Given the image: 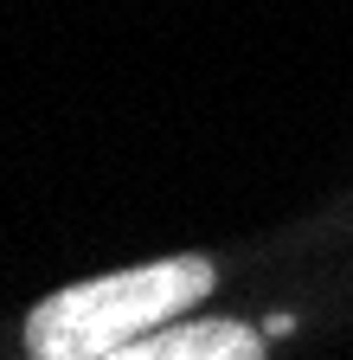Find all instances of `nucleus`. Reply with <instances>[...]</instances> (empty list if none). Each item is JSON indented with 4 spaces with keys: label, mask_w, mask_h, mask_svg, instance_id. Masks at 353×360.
I'll return each instance as SVG.
<instances>
[{
    "label": "nucleus",
    "mask_w": 353,
    "mask_h": 360,
    "mask_svg": "<svg viewBox=\"0 0 353 360\" xmlns=\"http://www.w3.org/2000/svg\"><path fill=\"white\" fill-rule=\"evenodd\" d=\"M270 335L251 322H161L148 328L122 360H257Z\"/></svg>",
    "instance_id": "obj_2"
},
{
    "label": "nucleus",
    "mask_w": 353,
    "mask_h": 360,
    "mask_svg": "<svg viewBox=\"0 0 353 360\" xmlns=\"http://www.w3.org/2000/svg\"><path fill=\"white\" fill-rule=\"evenodd\" d=\"M199 296H212V264L193 251L109 270V277L71 283L39 302L26 315V354L32 360H122L148 328L187 315Z\"/></svg>",
    "instance_id": "obj_1"
}]
</instances>
